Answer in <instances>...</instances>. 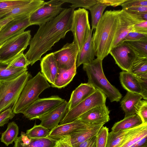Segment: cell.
<instances>
[{"label":"cell","mask_w":147,"mask_h":147,"mask_svg":"<svg viewBox=\"0 0 147 147\" xmlns=\"http://www.w3.org/2000/svg\"><path fill=\"white\" fill-rule=\"evenodd\" d=\"M55 147H56V146Z\"/></svg>","instance_id":"cell-55"},{"label":"cell","mask_w":147,"mask_h":147,"mask_svg":"<svg viewBox=\"0 0 147 147\" xmlns=\"http://www.w3.org/2000/svg\"><path fill=\"white\" fill-rule=\"evenodd\" d=\"M96 90L92 85L87 83H81L72 92L68 102L69 111L85 100Z\"/></svg>","instance_id":"cell-21"},{"label":"cell","mask_w":147,"mask_h":147,"mask_svg":"<svg viewBox=\"0 0 147 147\" xmlns=\"http://www.w3.org/2000/svg\"><path fill=\"white\" fill-rule=\"evenodd\" d=\"M30 76L27 71L13 80L0 82V113L10 108L13 111Z\"/></svg>","instance_id":"cell-5"},{"label":"cell","mask_w":147,"mask_h":147,"mask_svg":"<svg viewBox=\"0 0 147 147\" xmlns=\"http://www.w3.org/2000/svg\"><path fill=\"white\" fill-rule=\"evenodd\" d=\"M1 132H0V134H1Z\"/></svg>","instance_id":"cell-54"},{"label":"cell","mask_w":147,"mask_h":147,"mask_svg":"<svg viewBox=\"0 0 147 147\" xmlns=\"http://www.w3.org/2000/svg\"><path fill=\"white\" fill-rule=\"evenodd\" d=\"M133 31L147 34V21H143L135 24L134 26Z\"/></svg>","instance_id":"cell-46"},{"label":"cell","mask_w":147,"mask_h":147,"mask_svg":"<svg viewBox=\"0 0 147 147\" xmlns=\"http://www.w3.org/2000/svg\"><path fill=\"white\" fill-rule=\"evenodd\" d=\"M107 6L97 2L88 9L90 12L91 16V29L92 31L95 29L100 21L103 11Z\"/></svg>","instance_id":"cell-32"},{"label":"cell","mask_w":147,"mask_h":147,"mask_svg":"<svg viewBox=\"0 0 147 147\" xmlns=\"http://www.w3.org/2000/svg\"><path fill=\"white\" fill-rule=\"evenodd\" d=\"M30 30L20 33L0 45V62L8 64L18 56L29 45Z\"/></svg>","instance_id":"cell-6"},{"label":"cell","mask_w":147,"mask_h":147,"mask_svg":"<svg viewBox=\"0 0 147 147\" xmlns=\"http://www.w3.org/2000/svg\"><path fill=\"white\" fill-rule=\"evenodd\" d=\"M92 31L91 30L87 40L78 52L76 61L77 68L80 65L90 63L95 59V53L92 40Z\"/></svg>","instance_id":"cell-23"},{"label":"cell","mask_w":147,"mask_h":147,"mask_svg":"<svg viewBox=\"0 0 147 147\" xmlns=\"http://www.w3.org/2000/svg\"><path fill=\"white\" fill-rule=\"evenodd\" d=\"M15 114L11 108L0 113V127L8 123L9 120L14 117Z\"/></svg>","instance_id":"cell-41"},{"label":"cell","mask_w":147,"mask_h":147,"mask_svg":"<svg viewBox=\"0 0 147 147\" xmlns=\"http://www.w3.org/2000/svg\"><path fill=\"white\" fill-rule=\"evenodd\" d=\"M129 147H147V135Z\"/></svg>","instance_id":"cell-50"},{"label":"cell","mask_w":147,"mask_h":147,"mask_svg":"<svg viewBox=\"0 0 147 147\" xmlns=\"http://www.w3.org/2000/svg\"><path fill=\"white\" fill-rule=\"evenodd\" d=\"M105 124L92 125L86 128L78 130L70 135L73 147H75L96 135Z\"/></svg>","instance_id":"cell-22"},{"label":"cell","mask_w":147,"mask_h":147,"mask_svg":"<svg viewBox=\"0 0 147 147\" xmlns=\"http://www.w3.org/2000/svg\"><path fill=\"white\" fill-rule=\"evenodd\" d=\"M64 3H71L69 6L74 9L78 7H82L88 9L97 3V0H62Z\"/></svg>","instance_id":"cell-37"},{"label":"cell","mask_w":147,"mask_h":147,"mask_svg":"<svg viewBox=\"0 0 147 147\" xmlns=\"http://www.w3.org/2000/svg\"><path fill=\"white\" fill-rule=\"evenodd\" d=\"M147 135V123L136 127L119 147H129Z\"/></svg>","instance_id":"cell-29"},{"label":"cell","mask_w":147,"mask_h":147,"mask_svg":"<svg viewBox=\"0 0 147 147\" xmlns=\"http://www.w3.org/2000/svg\"><path fill=\"white\" fill-rule=\"evenodd\" d=\"M30 64L29 61L22 53L8 64V67L18 68L27 67Z\"/></svg>","instance_id":"cell-39"},{"label":"cell","mask_w":147,"mask_h":147,"mask_svg":"<svg viewBox=\"0 0 147 147\" xmlns=\"http://www.w3.org/2000/svg\"><path fill=\"white\" fill-rule=\"evenodd\" d=\"M29 0H0V16L28 1Z\"/></svg>","instance_id":"cell-34"},{"label":"cell","mask_w":147,"mask_h":147,"mask_svg":"<svg viewBox=\"0 0 147 147\" xmlns=\"http://www.w3.org/2000/svg\"><path fill=\"white\" fill-rule=\"evenodd\" d=\"M96 135L93 136L75 147H96Z\"/></svg>","instance_id":"cell-48"},{"label":"cell","mask_w":147,"mask_h":147,"mask_svg":"<svg viewBox=\"0 0 147 147\" xmlns=\"http://www.w3.org/2000/svg\"><path fill=\"white\" fill-rule=\"evenodd\" d=\"M129 72L136 76L147 74V57L138 56Z\"/></svg>","instance_id":"cell-33"},{"label":"cell","mask_w":147,"mask_h":147,"mask_svg":"<svg viewBox=\"0 0 147 147\" xmlns=\"http://www.w3.org/2000/svg\"><path fill=\"white\" fill-rule=\"evenodd\" d=\"M134 13L139 15L144 20L147 21V12Z\"/></svg>","instance_id":"cell-52"},{"label":"cell","mask_w":147,"mask_h":147,"mask_svg":"<svg viewBox=\"0 0 147 147\" xmlns=\"http://www.w3.org/2000/svg\"><path fill=\"white\" fill-rule=\"evenodd\" d=\"M109 133L106 127H101L96 135V147H106Z\"/></svg>","instance_id":"cell-38"},{"label":"cell","mask_w":147,"mask_h":147,"mask_svg":"<svg viewBox=\"0 0 147 147\" xmlns=\"http://www.w3.org/2000/svg\"><path fill=\"white\" fill-rule=\"evenodd\" d=\"M71 8H64L56 17L39 26L30 42L29 49L25 54L31 65L40 60L41 56L70 31L73 11Z\"/></svg>","instance_id":"cell-1"},{"label":"cell","mask_w":147,"mask_h":147,"mask_svg":"<svg viewBox=\"0 0 147 147\" xmlns=\"http://www.w3.org/2000/svg\"><path fill=\"white\" fill-rule=\"evenodd\" d=\"M142 98L143 97L140 94L127 92L120 102L121 107L125 113L124 117L136 114L137 106Z\"/></svg>","instance_id":"cell-24"},{"label":"cell","mask_w":147,"mask_h":147,"mask_svg":"<svg viewBox=\"0 0 147 147\" xmlns=\"http://www.w3.org/2000/svg\"><path fill=\"white\" fill-rule=\"evenodd\" d=\"M13 19V18H8L0 19V26L1 28Z\"/></svg>","instance_id":"cell-51"},{"label":"cell","mask_w":147,"mask_h":147,"mask_svg":"<svg viewBox=\"0 0 147 147\" xmlns=\"http://www.w3.org/2000/svg\"><path fill=\"white\" fill-rule=\"evenodd\" d=\"M146 38H147V34L142 33L133 30L127 34L121 43Z\"/></svg>","instance_id":"cell-43"},{"label":"cell","mask_w":147,"mask_h":147,"mask_svg":"<svg viewBox=\"0 0 147 147\" xmlns=\"http://www.w3.org/2000/svg\"><path fill=\"white\" fill-rule=\"evenodd\" d=\"M91 30L88 11L84 8L74 10L70 31L74 36L73 42L77 45L79 51L87 40Z\"/></svg>","instance_id":"cell-7"},{"label":"cell","mask_w":147,"mask_h":147,"mask_svg":"<svg viewBox=\"0 0 147 147\" xmlns=\"http://www.w3.org/2000/svg\"><path fill=\"white\" fill-rule=\"evenodd\" d=\"M119 78L122 86L127 92L141 95V87L136 75L123 71L120 73Z\"/></svg>","instance_id":"cell-25"},{"label":"cell","mask_w":147,"mask_h":147,"mask_svg":"<svg viewBox=\"0 0 147 147\" xmlns=\"http://www.w3.org/2000/svg\"><path fill=\"white\" fill-rule=\"evenodd\" d=\"M126 0H97V2L105 5L107 6H111L115 7L121 5Z\"/></svg>","instance_id":"cell-47"},{"label":"cell","mask_w":147,"mask_h":147,"mask_svg":"<svg viewBox=\"0 0 147 147\" xmlns=\"http://www.w3.org/2000/svg\"><path fill=\"white\" fill-rule=\"evenodd\" d=\"M135 127L115 132L112 131L109 132L106 147H119Z\"/></svg>","instance_id":"cell-30"},{"label":"cell","mask_w":147,"mask_h":147,"mask_svg":"<svg viewBox=\"0 0 147 147\" xmlns=\"http://www.w3.org/2000/svg\"><path fill=\"white\" fill-rule=\"evenodd\" d=\"M58 140L48 137L34 138L28 137L25 132L22 131L20 136L14 141L13 147H55Z\"/></svg>","instance_id":"cell-18"},{"label":"cell","mask_w":147,"mask_h":147,"mask_svg":"<svg viewBox=\"0 0 147 147\" xmlns=\"http://www.w3.org/2000/svg\"><path fill=\"white\" fill-rule=\"evenodd\" d=\"M121 5L123 9L136 6H147V0H126Z\"/></svg>","instance_id":"cell-44"},{"label":"cell","mask_w":147,"mask_h":147,"mask_svg":"<svg viewBox=\"0 0 147 147\" xmlns=\"http://www.w3.org/2000/svg\"><path fill=\"white\" fill-rule=\"evenodd\" d=\"M27 67H8V64L0 62V82L9 81L17 78L27 71Z\"/></svg>","instance_id":"cell-28"},{"label":"cell","mask_w":147,"mask_h":147,"mask_svg":"<svg viewBox=\"0 0 147 147\" xmlns=\"http://www.w3.org/2000/svg\"><path fill=\"white\" fill-rule=\"evenodd\" d=\"M143 21L136 13L120 10L117 16V28L112 49L120 43L127 34L133 30L135 24Z\"/></svg>","instance_id":"cell-11"},{"label":"cell","mask_w":147,"mask_h":147,"mask_svg":"<svg viewBox=\"0 0 147 147\" xmlns=\"http://www.w3.org/2000/svg\"><path fill=\"white\" fill-rule=\"evenodd\" d=\"M64 3L62 0H52L45 2L30 16V25L40 26L53 19L64 9L62 7Z\"/></svg>","instance_id":"cell-9"},{"label":"cell","mask_w":147,"mask_h":147,"mask_svg":"<svg viewBox=\"0 0 147 147\" xmlns=\"http://www.w3.org/2000/svg\"><path fill=\"white\" fill-rule=\"evenodd\" d=\"M45 2L42 0H29L28 1L0 16V19L8 18L13 19L18 17L30 16Z\"/></svg>","instance_id":"cell-19"},{"label":"cell","mask_w":147,"mask_h":147,"mask_svg":"<svg viewBox=\"0 0 147 147\" xmlns=\"http://www.w3.org/2000/svg\"><path fill=\"white\" fill-rule=\"evenodd\" d=\"M57 147H73L70 135L64 136L57 141Z\"/></svg>","instance_id":"cell-45"},{"label":"cell","mask_w":147,"mask_h":147,"mask_svg":"<svg viewBox=\"0 0 147 147\" xmlns=\"http://www.w3.org/2000/svg\"><path fill=\"white\" fill-rule=\"evenodd\" d=\"M139 81L141 88L142 95L143 98L147 100V74L136 76Z\"/></svg>","instance_id":"cell-42"},{"label":"cell","mask_w":147,"mask_h":147,"mask_svg":"<svg viewBox=\"0 0 147 147\" xmlns=\"http://www.w3.org/2000/svg\"><path fill=\"white\" fill-rule=\"evenodd\" d=\"M143 123L140 117L136 114L124 117L123 119L115 123L111 128V131L115 132L129 129L138 126Z\"/></svg>","instance_id":"cell-27"},{"label":"cell","mask_w":147,"mask_h":147,"mask_svg":"<svg viewBox=\"0 0 147 147\" xmlns=\"http://www.w3.org/2000/svg\"><path fill=\"white\" fill-rule=\"evenodd\" d=\"M79 51L76 45L73 42L67 43L59 50L53 52L58 69L68 70L76 64Z\"/></svg>","instance_id":"cell-13"},{"label":"cell","mask_w":147,"mask_h":147,"mask_svg":"<svg viewBox=\"0 0 147 147\" xmlns=\"http://www.w3.org/2000/svg\"><path fill=\"white\" fill-rule=\"evenodd\" d=\"M68 102L65 100L46 114L39 117L40 125L50 130L59 125L68 111Z\"/></svg>","instance_id":"cell-15"},{"label":"cell","mask_w":147,"mask_h":147,"mask_svg":"<svg viewBox=\"0 0 147 147\" xmlns=\"http://www.w3.org/2000/svg\"><path fill=\"white\" fill-rule=\"evenodd\" d=\"M77 69L76 64L68 70L58 69L54 83L51 86L58 88H64L72 80L76 74Z\"/></svg>","instance_id":"cell-26"},{"label":"cell","mask_w":147,"mask_h":147,"mask_svg":"<svg viewBox=\"0 0 147 147\" xmlns=\"http://www.w3.org/2000/svg\"><path fill=\"white\" fill-rule=\"evenodd\" d=\"M1 26H0V29H1Z\"/></svg>","instance_id":"cell-53"},{"label":"cell","mask_w":147,"mask_h":147,"mask_svg":"<svg viewBox=\"0 0 147 147\" xmlns=\"http://www.w3.org/2000/svg\"><path fill=\"white\" fill-rule=\"evenodd\" d=\"M29 17L14 18L2 27L0 30V45L7 40L24 32L31 26Z\"/></svg>","instance_id":"cell-14"},{"label":"cell","mask_w":147,"mask_h":147,"mask_svg":"<svg viewBox=\"0 0 147 147\" xmlns=\"http://www.w3.org/2000/svg\"><path fill=\"white\" fill-rule=\"evenodd\" d=\"M90 124L82 121L78 119L67 123L59 125L50 130L47 137L58 140L63 137L70 135L77 131L88 127Z\"/></svg>","instance_id":"cell-17"},{"label":"cell","mask_w":147,"mask_h":147,"mask_svg":"<svg viewBox=\"0 0 147 147\" xmlns=\"http://www.w3.org/2000/svg\"><path fill=\"white\" fill-rule=\"evenodd\" d=\"M50 86L44 76L39 72L26 82L13 109L14 113H22L39 98V96L42 92Z\"/></svg>","instance_id":"cell-4"},{"label":"cell","mask_w":147,"mask_h":147,"mask_svg":"<svg viewBox=\"0 0 147 147\" xmlns=\"http://www.w3.org/2000/svg\"><path fill=\"white\" fill-rule=\"evenodd\" d=\"M109 54L122 70L128 72L138 57L136 52L126 42H122L113 47Z\"/></svg>","instance_id":"cell-12"},{"label":"cell","mask_w":147,"mask_h":147,"mask_svg":"<svg viewBox=\"0 0 147 147\" xmlns=\"http://www.w3.org/2000/svg\"><path fill=\"white\" fill-rule=\"evenodd\" d=\"M126 11L133 13L147 12V6H136L124 9Z\"/></svg>","instance_id":"cell-49"},{"label":"cell","mask_w":147,"mask_h":147,"mask_svg":"<svg viewBox=\"0 0 147 147\" xmlns=\"http://www.w3.org/2000/svg\"><path fill=\"white\" fill-rule=\"evenodd\" d=\"M126 42L136 52L138 56L147 57V38Z\"/></svg>","instance_id":"cell-36"},{"label":"cell","mask_w":147,"mask_h":147,"mask_svg":"<svg viewBox=\"0 0 147 147\" xmlns=\"http://www.w3.org/2000/svg\"><path fill=\"white\" fill-rule=\"evenodd\" d=\"M50 131V130L40 124H35L32 128L26 131V134L31 138H45L47 137Z\"/></svg>","instance_id":"cell-35"},{"label":"cell","mask_w":147,"mask_h":147,"mask_svg":"<svg viewBox=\"0 0 147 147\" xmlns=\"http://www.w3.org/2000/svg\"><path fill=\"white\" fill-rule=\"evenodd\" d=\"M136 114L140 117L144 123H147L146 100H141L139 101L136 107Z\"/></svg>","instance_id":"cell-40"},{"label":"cell","mask_w":147,"mask_h":147,"mask_svg":"<svg viewBox=\"0 0 147 147\" xmlns=\"http://www.w3.org/2000/svg\"><path fill=\"white\" fill-rule=\"evenodd\" d=\"M102 61L97 58L90 63L83 64V69L86 72L88 78L87 83L96 90L102 92L111 102H119L122 95L105 76L102 69Z\"/></svg>","instance_id":"cell-3"},{"label":"cell","mask_w":147,"mask_h":147,"mask_svg":"<svg viewBox=\"0 0 147 147\" xmlns=\"http://www.w3.org/2000/svg\"><path fill=\"white\" fill-rule=\"evenodd\" d=\"M40 60L41 73L47 81L53 84L58 70L53 53L46 55Z\"/></svg>","instance_id":"cell-20"},{"label":"cell","mask_w":147,"mask_h":147,"mask_svg":"<svg viewBox=\"0 0 147 147\" xmlns=\"http://www.w3.org/2000/svg\"><path fill=\"white\" fill-rule=\"evenodd\" d=\"M19 131L18 127L15 122L9 123L7 129L2 134L1 142L7 146L12 144L18 137Z\"/></svg>","instance_id":"cell-31"},{"label":"cell","mask_w":147,"mask_h":147,"mask_svg":"<svg viewBox=\"0 0 147 147\" xmlns=\"http://www.w3.org/2000/svg\"><path fill=\"white\" fill-rule=\"evenodd\" d=\"M110 111L105 104L96 106L80 115L77 119L90 124L105 123L110 120Z\"/></svg>","instance_id":"cell-16"},{"label":"cell","mask_w":147,"mask_h":147,"mask_svg":"<svg viewBox=\"0 0 147 147\" xmlns=\"http://www.w3.org/2000/svg\"><path fill=\"white\" fill-rule=\"evenodd\" d=\"M65 100L58 96H53L38 98L30 105L22 113L30 120L38 118L48 113L64 102Z\"/></svg>","instance_id":"cell-10"},{"label":"cell","mask_w":147,"mask_h":147,"mask_svg":"<svg viewBox=\"0 0 147 147\" xmlns=\"http://www.w3.org/2000/svg\"><path fill=\"white\" fill-rule=\"evenodd\" d=\"M119 10H107L103 14L92 37L95 56L102 60L112 49L117 24Z\"/></svg>","instance_id":"cell-2"},{"label":"cell","mask_w":147,"mask_h":147,"mask_svg":"<svg viewBox=\"0 0 147 147\" xmlns=\"http://www.w3.org/2000/svg\"><path fill=\"white\" fill-rule=\"evenodd\" d=\"M107 96L98 90L71 110L67 111L59 125L71 122L96 106L105 104Z\"/></svg>","instance_id":"cell-8"}]
</instances>
